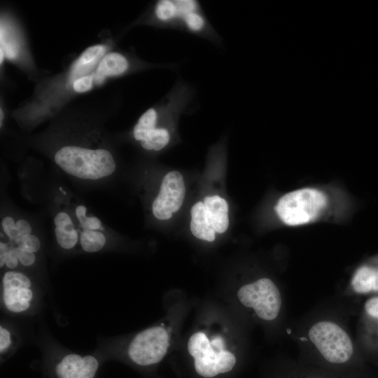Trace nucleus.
<instances>
[{
	"mask_svg": "<svg viewBox=\"0 0 378 378\" xmlns=\"http://www.w3.org/2000/svg\"><path fill=\"white\" fill-rule=\"evenodd\" d=\"M129 62L122 54L111 52L104 55L90 75L94 84L102 83L108 76H119L126 72L129 69Z\"/></svg>",
	"mask_w": 378,
	"mask_h": 378,
	"instance_id": "12",
	"label": "nucleus"
},
{
	"mask_svg": "<svg viewBox=\"0 0 378 378\" xmlns=\"http://www.w3.org/2000/svg\"><path fill=\"white\" fill-rule=\"evenodd\" d=\"M8 242L15 246L33 252L36 254L40 252L42 247L41 240L34 233L27 234L21 238L17 239L13 241Z\"/></svg>",
	"mask_w": 378,
	"mask_h": 378,
	"instance_id": "22",
	"label": "nucleus"
},
{
	"mask_svg": "<svg viewBox=\"0 0 378 378\" xmlns=\"http://www.w3.org/2000/svg\"><path fill=\"white\" fill-rule=\"evenodd\" d=\"M325 193L313 188L295 190L281 196L274 206L279 219L289 226H298L315 220L326 208Z\"/></svg>",
	"mask_w": 378,
	"mask_h": 378,
	"instance_id": "4",
	"label": "nucleus"
},
{
	"mask_svg": "<svg viewBox=\"0 0 378 378\" xmlns=\"http://www.w3.org/2000/svg\"><path fill=\"white\" fill-rule=\"evenodd\" d=\"M55 164L67 176L85 182H97L114 174L116 162L104 148L66 144L53 155Z\"/></svg>",
	"mask_w": 378,
	"mask_h": 378,
	"instance_id": "2",
	"label": "nucleus"
},
{
	"mask_svg": "<svg viewBox=\"0 0 378 378\" xmlns=\"http://www.w3.org/2000/svg\"><path fill=\"white\" fill-rule=\"evenodd\" d=\"M42 378H97L103 362L94 351L80 354L62 345L45 332L38 340Z\"/></svg>",
	"mask_w": 378,
	"mask_h": 378,
	"instance_id": "1",
	"label": "nucleus"
},
{
	"mask_svg": "<svg viewBox=\"0 0 378 378\" xmlns=\"http://www.w3.org/2000/svg\"><path fill=\"white\" fill-rule=\"evenodd\" d=\"M308 335L322 356L330 363H345L353 354L354 346L349 335L334 322L316 323L310 328Z\"/></svg>",
	"mask_w": 378,
	"mask_h": 378,
	"instance_id": "5",
	"label": "nucleus"
},
{
	"mask_svg": "<svg viewBox=\"0 0 378 378\" xmlns=\"http://www.w3.org/2000/svg\"><path fill=\"white\" fill-rule=\"evenodd\" d=\"M106 46L102 44L94 45L87 48L73 64L69 79V84L78 78L88 75L104 56Z\"/></svg>",
	"mask_w": 378,
	"mask_h": 378,
	"instance_id": "11",
	"label": "nucleus"
},
{
	"mask_svg": "<svg viewBox=\"0 0 378 378\" xmlns=\"http://www.w3.org/2000/svg\"><path fill=\"white\" fill-rule=\"evenodd\" d=\"M180 29L203 36L211 41H216V33L212 29L201 8L186 13L181 21Z\"/></svg>",
	"mask_w": 378,
	"mask_h": 378,
	"instance_id": "14",
	"label": "nucleus"
},
{
	"mask_svg": "<svg viewBox=\"0 0 378 378\" xmlns=\"http://www.w3.org/2000/svg\"><path fill=\"white\" fill-rule=\"evenodd\" d=\"M158 120V107L146 111L135 124L132 134L136 141H141L152 130L156 128Z\"/></svg>",
	"mask_w": 378,
	"mask_h": 378,
	"instance_id": "19",
	"label": "nucleus"
},
{
	"mask_svg": "<svg viewBox=\"0 0 378 378\" xmlns=\"http://www.w3.org/2000/svg\"><path fill=\"white\" fill-rule=\"evenodd\" d=\"M171 140V132L167 127H157L141 141V147L147 150L159 151L165 148Z\"/></svg>",
	"mask_w": 378,
	"mask_h": 378,
	"instance_id": "20",
	"label": "nucleus"
},
{
	"mask_svg": "<svg viewBox=\"0 0 378 378\" xmlns=\"http://www.w3.org/2000/svg\"><path fill=\"white\" fill-rule=\"evenodd\" d=\"M364 307L369 316L378 318V297L368 300Z\"/></svg>",
	"mask_w": 378,
	"mask_h": 378,
	"instance_id": "26",
	"label": "nucleus"
},
{
	"mask_svg": "<svg viewBox=\"0 0 378 378\" xmlns=\"http://www.w3.org/2000/svg\"><path fill=\"white\" fill-rule=\"evenodd\" d=\"M0 114H1V115H0V117H1V118H0V123H1V126H2L3 120H4V113H3V111H2L1 108V110H0Z\"/></svg>",
	"mask_w": 378,
	"mask_h": 378,
	"instance_id": "28",
	"label": "nucleus"
},
{
	"mask_svg": "<svg viewBox=\"0 0 378 378\" xmlns=\"http://www.w3.org/2000/svg\"><path fill=\"white\" fill-rule=\"evenodd\" d=\"M211 347L218 351L225 350V343L220 336H217L210 341Z\"/></svg>",
	"mask_w": 378,
	"mask_h": 378,
	"instance_id": "27",
	"label": "nucleus"
},
{
	"mask_svg": "<svg viewBox=\"0 0 378 378\" xmlns=\"http://www.w3.org/2000/svg\"><path fill=\"white\" fill-rule=\"evenodd\" d=\"M190 215V227L192 234L200 239L214 241L216 232L208 221L204 202H197L193 204Z\"/></svg>",
	"mask_w": 378,
	"mask_h": 378,
	"instance_id": "15",
	"label": "nucleus"
},
{
	"mask_svg": "<svg viewBox=\"0 0 378 378\" xmlns=\"http://www.w3.org/2000/svg\"><path fill=\"white\" fill-rule=\"evenodd\" d=\"M186 194L182 174L178 171L168 172L163 178L159 192L152 203L154 217L160 220L169 219L181 208Z\"/></svg>",
	"mask_w": 378,
	"mask_h": 378,
	"instance_id": "9",
	"label": "nucleus"
},
{
	"mask_svg": "<svg viewBox=\"0 0 378 378\" xmlns=\"http://www.w3.org/2000/svg\"><path fill=\"white\" fill-rule=\"evenodd\" d=\"M108 237L105 231L93 230H80L79 246L88 253L100 252L106 248Z\"/></svg>",
	"mask_w": 378,
	"mask_h": 378,
	"instance_id": "18",
	"label": "nucleus"
},
{
	"mask_svg": "<svg viewBox=\"0 0 378 378\" xmlns=\"http://www.w3.org/2000/svg\"><path fill=\"white\" fill-rule=\"evenodd\" d=\"M72 214L79 230L88 229L105 231L102 220L98 217L89 214L85 205L77 204L75 206Z\"/></svg>",
	"mask_w": 378,
	"mask_h": 378,
	"instance_id": "21",
	"label": "nucleus"
},
{
	"mask_svg": "<svg viewBox=\"0 0 378 378\" xmlns=\"http://www.w3.org/2000/svg\"><path fill=\"white\" fill-rule=\"evenodd\" d=\"M188 350L195 359L197 373L205 378L230 371L236 363L234 355L227 350L214 349L210 340L202 332L194 333L189 339Z\"/></svg>",
	"mask_w": 378,
	"mask_h": 378,
	"instance_id": "7",
	"label": "nucleus"
},
{
	"mask_svg": "<svg viewBox=\"0 0 378 378\" xmlns=\"http://www.w3.org/2000/svg\"><path fill=\"white\" fill-rule=\"evenodd\" d=\"M10 244V243H9ZM13 248L19 260L20 268H31L38 262V254L22 249L10 244Z\"/></svg>",
	"mask_w": 378,
	"mask_h": 378,
	"instance_id": "23",
	"label": "nucleus"
},
{
	"mask_svg": "<svg viewBox=\"0 0 378 378\" xmlns=\"http://www.w3.org/2000/svg\"><path fill=\"white\" fill-rule=\"evenodd\" d=\"M351 286L358 293L378 292V265H364L353 275Z\"/></svg>",
	"mask_w": 378,
	"mask_h": 378,
	"instance_id": "17",
	"label": "nucleus"
},
{
	"mask_svg": "<svg viewBox=\"0 0 378 378\" xmlns=\"http://www.w3.org/2000/svg\"><path fill=\"white\" fill-rule=\"evenodd\" d=\"M169 344L167 331L162 326H153L133 336L125 346V354L132 363L148 367L162 360Z\"/></svg>",
	"mask_w": 378,
	"mask_h": 378,
	"instance_id": "6",
	"label": "nucleus"
},
{
	"mask_svg": "<svg viewBox=\"0 0 378 378\" xmlns=\"http://www.w3.org/2000/svg\"><path fill=\"white\" fill-rule=\"evenodd\" d=\"M54 235L57 246L63 251L75 250L80 242V230L70 211H58L53 218Z\"/></svg>",
	"mask_w": 378,
	"mask_h": 378,
	"instance_id": "10",
	"label": "nucleus"
},
{
	"mask_svg": "<svg viewBox=\"0 0 378 378\" xmlns=\"http://www.w3.org/2000/svg\"><path fill=\"white\" fill-rule=\"evenodd\" d=\"M209 224L217 233L225 232L229 226L228 204L218 195L206 196L204 200Z\"/></svg>",
	"mask_w": 378,
	"mask_h": 378,
	"instance_id": "13",
	"label": "nucleus"
},
{
	"mask_svg": "<svg viewBox=\"0 0 378 378\" xmlns=\"http://www.w3.org/2000/svg\"><path fill=\"white\" fill-rule=\"evenodd\" d=\"M22 337L18 328L6 321L0 325V358L1 363L10 358L20 348Z\"/></svg>",
	"mask_w": 378,
	"mask_h": 378,
	"instance_id": "16",
	"label": "nucleus"
},
{
	"mask_svg": "<svg viewBox=\"0 0 378 378\" xmlns=\"http://www.w3.org/2000/svg\"><path fill=\"white\" fill-rule=\"evenodd\" d=\"M94 82L91 75H87L77 78L72 85V88L76 92L82 93L91 90Z\"/></svg>",
	"mask_w": 378,
	"mask_h": 378,
	"instance_id": "24",
	"label": "nucleus"
},
{
	"mask_svg": "<svg viewBox=\"0 0 378 378\" xmlns=\"http://www.w3.org/2000/svg\"><path fill=\"white\" fill-rule=\"evenodd\" d=\"M15 225L17 229V237L15 239L33 233V227L31 224L25 218H18L15 222Z\"/></svg>",
	"mask_w": 378,
	"mask_h": 378,
	"instance_id": "25",
	"label": "nucleus"
},
{
	"mask_svg": "<svg viewBox=\"0 0 378 378\" xmlns=\"http://www.w3.org/2000/svg\"><path fill=\"white\" fill-rule=\"evenodd\" d=\"M237 295L240 302L246 307H252L261 319L272 321L279 315L281 294L275 284L268 278L241 286Z\"/></svg>",
	"mask_w": 378,
	"mask_h": 378,
	"instance_id": "8",
	"label": "nucleus"
},
{
	"mask_svg": "<svg viewBox=\"0 0 378 378\" xmlns=\"http://www.w3.org/2000/svg\"><path fill=\"white\" fill-rule=\"evenodd\" d=\"M0 290L1 307L8 315L32 316L41 310V286L25 270H4L1 277Z\"/></svg>",
	"mask_w": 378,
	"mask_h": 378,
	"instance_id": "3",
	"label": "nucleus"
}]
</instances>
